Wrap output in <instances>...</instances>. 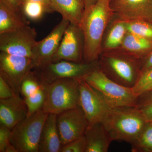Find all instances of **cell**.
<instances>
[{
  "mask_svg": "<svg viewBox=\"0 0 152 152\" xmlns=\"http://www.w3.org/2000/svg\"><path fill=\"white\" fill-rule=\"evenodd\" d=\"M86 152H107L113 141L101 122L88 126L84 134Z\"/></svg>",
  "mask_w": 152,
  "mask_h": 152,
  "instance_id": "cell-17",
  "label": "cell"
},
{
  "mask_svg": "<svg viewBox=\"0 0 152 152\" xmlns=\"http://www.w3.org/2000/svg\"><path fill=\"white\" fill-rule=\"evenodd\" d=\"M5 152H18L15 147L10 143L6 148Z\"/></svg>",
  "mask_w": 152,
  "mask_h": 152,
  "instance_id": "cell-36",
  "label": "cell"
},
{
  "mask_svg": "<svg viewBox=\"0 0 152 152\" xmlns=\"http://www.w3.org/2000/svg\"><path fill=\"white\" fill-rule=\"evenodd\" d=\"M1 1L7 3L8 4L10 5L14 9L22 12L20 8V0H1Z\"/></svg>",
  "mask_w": 152,
  "mask_h": 152,
  "instance_id": "cell-33",
  "label": "cell"
},
{
  "mask_svg": "<svg viewBox=\"0 0 152 152\" xmlns=\"http://www.w3.org/2000/svg\"><path fill=\"white\" fill-rule=\"evenodd\" d=\"M57 119V114H48L41 132L39 152H60L62 144Z\"/></svg>",
  "mask_w": 152,
  "mask_h": 152,
  "instance_id": "cell-16",
  "label": "cell"
},
{
  "mask_svg": "<svg viewBox=\"0 0 152 152\" xmlns=\"http://www.w3.org/2000/svg\"><path fill=\"white\" fill-rule=\"evenodd\" d=\"M84 39L80 28L70 23L51 62L64 60L76 63L83 62Z\"/></svg>",
  "mask_w": 152,
  "mask_h": 152,
  "instance_id": "cell-12",
  "label": "cell"
},
{
  "mask_svg": "<svg viewBox=\"0 0 152 152\" xmlns=\"http://www.w3.org/2000/svg\"><path fill=\"white\" fill-rule=\"evenodd\" d=\"M80 80L58 79L45 85V98L42 109L57 115L78 105Z\"/></svg>",
  "mask_w": 152,
  "mask_h": 152,
  "instance_id": "cell-4",
  "label": "cell"
},
{
  "mask_svg": "<svg viewBox=\"0 0 152 152\" xmlns=\"http://www.w3.org/2000/svg\"><path fill=\"white\" fill-rule=\"evenodd\" d=\"M151 123V124H152V123Z\"/></svg>",
  "mask_w": 152,
  "mask_h": 152,
  "instance_id": "cell-37",
  "label": "cell"
},
{
  "mask_svg": "<svg viewBox=\"0 0 152 152\" xmlns=\"http://www.w3.org/2000/svg\"><path fill=\"white\" fill-rule=\"evenodd\" d=\"M57 121L62 145L84 135L88 126L79 105L57 115Z\"/></svg>",
  "mask_w": 152,
  "mask_h": 152,
  "instance_id": "cell-11",
  "label": "cell"
},
{
  "mask_svg": "<svg viewBox=\"0 0 152 152\" xmlns=\"http://www.w3.org/2000/svg\"><path fill=\"white\" fill-rule=\"evenodd\" d=\"M48 114L41 109L12 129L10 142L18 152H39L41 132Z\"/></svg>",
  "mask_w": 152,
  "mask_h": 152,
  "instance_id": "cell-5",
  "label": "cell"
},
{
  "mask_svg": "<svg viewBox=\"0 0 152 152\" xmlns=\"http://www.w3.org/2000/svg\"><path fill=\"white\" fill-rule=\"evenodd\" d=\"M15 96L8 84L0 77V99H5Z\"/></svg>",
  "mask_w": 152,
  "mask_h": 152,
  "instance_id": "cell-29",
  "label": "cell"
},
{
  "mask_svg": "<svg viewBox=\"0 0 152 152\" xmlns=\"http://www.w3.org/2000/svg\"><path fill=\"white\" fill-rule=\"evenodd\" d=\"M114 12L126 22L144 20L152 23V0H111Z\"/></svg>",
  "mask_w": 152,
  "mask_h": 152,
  "instance_id": "cell-14",
  "label": "cell"
},
{
  "mask_svg": "<svg viewBox=\"0 0 152 152\" xmlns=\"http://www.w3.org/2000/svg\"><path fill=\"white\" fill-rule=\"evenodd\" d=\"M54 12L61 14L62 18L80 27L84 12V0H50Z\"/></svg>",
  "mask_w": 152,
  "mask_h": 152,
  "instance_id": "cell-18",
  "label": "cell"
},
{
  "mask_svg": "<svg viewBox=\"0 0 152 152\" xmlns=\"http://www.w3.org/2000/svg\"><path fill=\"white\" fill-rule=\"evenodd\" d=\"M98 1L99 0H84L85 3V9L88 8L94 4Z\"/></svg>",
  "mask_w": 152,
  "mask_h": 152,
  "instance_id": "cell-35",
  "label": "cell"
},
{
  "mask_svg": "<svg viewBox=\"0 0 152 152\" xmlns=\"http://www.w3.org/2000/svg\"><path fill=\"white\" fill-rule=\"evenodd\" d=\"M34 1L42 3L45 7L48 13H52L54 12L52 8L50 0H20V2L22 1Z\"/></svg>",
  "mask_w": 152,
  "mask_h": 152,
  "instance_id": "cell-32",
  "label": "cell"
},
{
  "mask_svg": "<svg viewBox=\"0 0 152 152\" xmlns=\"http://www.w3.org/2000/svg\"><path fill=\"white\" fill-rule=\"evenodd\" d=\"M147 123L152 122V102L139 108Z\"/></svg>",
  "mask_w": 152,
  "mask_h": 152,
  "instance_id": "cell-30",
  "label": "cell"
},
{
  "mask_svg": "<svg viewBox=\"0 0 152 152\" xmlns=\"http://www.w3.org/2000/svg\"><path fill=\"white\" fill-rule=\"evenodd\" d=\"M20 8L26 18L32 20H39L44 14L48 13L45 7L43 4L34 1H22Z\"/></svg>",
  "mask_w": 152,
  "mask_h": 152,
  "instance_id": "cell-23",
  "label": "cell"
},
{
  "mask_svg": "<svg viewBox=\"0 0 152 152\" xmlns=\"http://www.w3.org/2000/svg\"><path fill=\"white\" fill-rule=\"evenodd\" d=\"M45 98V85L34 94L23 98L28 111V116L42 108Z\"/></svg>",
  "mask_w": 152,
  "mask_h": 152,
  "instance_id": "cell-26",
  "label": "cell"
},
{
  "mask_svg": "<svg viewBox=\"0 0 152 152\" xmlns=\"http://www.w3.org/2000/svg\"><path fill=\"white\" fill-rule=\"evenodd\" d=\"M69 24L68 20L62 18L45 38L37 42L33 50L34 68L51 62L52 58L56 52Z\"/></svg>",
  "mask_w": 152,
  "mask_h": 152,
  "instance_id": "cell-13",
  "label": "cell"
},
{
  "mask_svg": "<svg viewBox=\"0 0 152 152\" xmlns=\"http://www.w3.org/2000/svg\"><path fill=\"white\" fill-rule=\"evenodd\" d=\"M12 129L0 125V152H5L7 147L11 143Z\"/></svg>",
  "mask_w": 152,
  "mask_h": 152,
  "instance_id": "cell-28",
  "label": "cell"
},
{
  "mask_svg": "<svg viewBox=\"0 0 152 152\" xmlns=\"http://www.w3.org/2000/svg\"><path fill=\"white\" fill-rule=\"evenodd\" d=\"M126 22L128 32L152 41V23L144 20Z\"/></svg>",
  "mask_w": 152,
  "mask_h": 152,
  "instance_id": "cell-24",
  "label": "cell"
},
{
  "mask_svg": "<svg viewBox=\"0 0 152 152\" xmlns=\"http://www.w3.org/2000/svg\"><path fill=\"white\" fill-rule=\"evenodd\" d=\"M78 105L84 114L88 126L101 122L111 109L97 90L83 80H80Z\"/></svg>",
  "mask_w": 152,
  "mask_h": 152,
  "instance_id": "cell-10",
  "label": "cell"
},
{
  "mask_svg": "<svg viewBox=\"0 0 152 152\" xmlns=\"http://www.w3.org/2000/svg\"><path fill=\"white\" fill-rule=\"evenodd\" d=\"M28 114L27 107L20 96L0 99V125L12 129Z\"/></svg>",
  "mask_w": 152,
  "mask_h": 152,
  "instance_id": "cell-15",
  "label": "cell"
},
{
  "mask_svg": "<svg viewBox=\"0 0 152 152\" xmlns=\"http://www.w3.org/2000/svg\"><path fill=\"white\" fill-rule=\"evenodd\" d=\"M86 143L84 135L62 145L60 152H86Z\"/></svg>",
  "mask_w": 152,
  "mask_h": 152,
  "instance_id": "cell-27",
  "label": "cell"
},
{
  "mask_svg": "<svg viewBox=\"0 0 152 152\" xmlns=\"http://www.w3.org/2000/svg\"></svg>",
  "mask_w": 152,
  "mask_h": 152,
  "instance_id": "cell-38",
  "label": "cell"
},
{
  "mask_svg": "<svg viewBox=\"0 0 152 152\" xmlns=\"http://www.w3.org/2000/svg\"><path fill=\"white\" fill-rule=\"evenodd\" d=\"M28 25V21L21 12L0 0V34Z\"/></svg>",
  "mask_w": 152,
  "mask_h": 152,
  "instance_id": "cell-19",
  "label": "cell"
},
{
  "mask_svg": "<svg viewBox=\"0 0 152 152\" xmlns=\"http://www.w3.org/2000/svg\"><path fill=\"white\" fill-rule=\"evenodd\" d=\"M132 89L138 97L152 91V67L142 72Z\"/></svg>",
  "mask_w": 152,
  "mask_h": 152,
  "instance_id": "cell-25",
  "label": "cell"
},
{
  "mask_svg": "<svg viewBox=\"0 0 152 152\" xmlns=\"http://www.w3.org/2000/svg\"><path fill=\"white\" fill-rule=\"evenodd\" d=\"M34 67L31 58L0 52V77L8 84L15 96H20L22 82Z\"/></svg>",
  "mask_w": 152,
  "mask_h": 152,
  "instance_id": "cell-7",
  "label": "cell"
},
{
  "mask_svg": "<svg viewBox=\"0 0 152 152\" xmlns=\"http://www.w3.org/2000/svg\"><path fill=\"white\" fill-rule=\"evenodd\" d=\"M122 46L125 50L137 56L145 54L152 50V41L128 32Z\"/></svg>",
  "mask_w": 152,
  "mask_h": 152,
  "instance_id": "cell-20",
  "label": "cell"
},
{
  "mask_svg": "<svg viewBox=\"0 0 152 152\" xmlns=\"http://www.w3.org/2000/svg\"><path fill=\"white\" fill-rule=\"evenodd\" d=\"M82 80L97 90L111 108L137 107L138 96L132 88L114 81L99 68L86 75Z\"/></svg>",
  "mask_w": 152,
  "mask_h": 152,
  "instance_id": "cell-3",
  "label": "cell"
},
{
  "mask_svg": "<svg viewBox=\"0 0 152 152\" xmlns=\"http://www.w3.org/2000/svg\"><path fill=\"white\" fill-rule=\"evenodd\" d=\"M111 0H99L85 9L80 27L84 39L83 62L98 59L101 51L104 32L113 14Z\"/></svg>",
  "mask_w": 152,
  "mask_h": 152,
  "instance_id": "cell-1",
  "label": "cell"
},
{
  "mask_svg": "<svg viewBox=\"0 0 152 152\" xmlns=\"http://www.w3.org/2000/svg\"><path fill=\"white\" fill-rule=\"evenodd\" d=\"M99 68L96 61L76 63L61 60L34 68L33 71L40 81L46 85L60 79L81 80L86 75Z\"/></svg>",
  "mask_w": 152,
  "mask_h": 152,
  "instance_id": "cell-6",
  "label": "cell"
},
{
  "mask_svg": "<svg viewBox=\"0 0 152 152\" xmlns=\"http://www.w3.org/2000/svg\"><path fill=\"white\" fill-rule=\"evenodd\" d=\"M101 123L113 141L126 142L131 145L137 138L147 123L137 107L111 108Z\"/></svg>",
  "mask_w": 152,
  "mask_h": 152,
  "instance_id": "cell-2",
  "label": "cell"
},
{
  "mask_svg": "<svg viewBox=\"0 0 152 152\" xmlns=\"http://www.w3.org/2000/svg\"><path fill=\"white\" fill-rule=\"evenodd\" d=\"M101 70L109 78L119 84L132 88L141 74L132 59L116 56H109L103 59Z\"/></svg>",
  "mask_w": 152,
  "mask_h": 152,
  "instance_id": "cell-8",
  "label": "cell"
},
{
  "mask_svg": "<svg viewBox=\"0 0 152 152\" xmlns=\"http://www.w3.org/2000/svg\"><path fill=\"white\" fill-rule=\"evenodd\" d=\"M152 67V50L150 53L149 55L145 61L143 65L142 68L141 69V72L143 71L146 70Z\"/></svg>",
  "mask_w": 152,
  "mask_h": 152,
  "instance_id": "cell-34",
  "label": "cell"
},
{
  "mask_svg": "<svg viewBox=\"0 0 152 152\" xmlns=\"http://www.w3.org/2000/svg\"><path fill=\"white\" fill-rule=\"evenodd\" d=\"M151 102H152V91L138 97L137 107H140Z\"/></svg>",
  "mask_w": 152,
  "mask_h": 152,
  "instance_id": "cell-31",
  "label": "cell"
},
{
  "mask_svg": "<svg viewBox=\"0 0 152 152\" xmlns=\"http://www.w3.org/2000/svg\"><path fill=\"white\" fill-rule=\"evenodd\" d=\"M131 145L132 152H152L151 123H147L137 138Z\"/></svg>",
  "mask_w": 152,
  "mask_h": 152,
  "instance_id": "cell-22",
  "label": "cell"
},
{
  "mask_svg": "<svg viewBox=\"0 0 152 152\" xmlns=\"http://www.w3.org/2000/svg\"><path fill=\"white\" fill-rule=\"evenodd\" d=\"M127 32L126 21L121 20L117 22L112 27L108 34L105 44L106 48L114 49L122 45Z\"/></svg>",
  "mask_w": 152,
  "mask_h": 152,
  "instance_id": "cell-21",
  "label": "cell"
},
{
  "mask_svg": "<svg viewBox=\"0 0 152 152\" xmlns=\"http://www.w3.org/2000/svg\"><path fill=\"white\" fill-rule=\"evenodd\" d=\"M37 33L29 25L0 34V51L33 58Z\"/></svg>",
  "mask_w": 152,
  "mask_h": 152,
  "instance_id": "cell-9",
  "label": "cell"
}]
</instances>
